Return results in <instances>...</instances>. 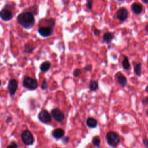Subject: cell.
<instances>
[{
    "label": "cell",
    "instance_id": "1",
    "mask_svg": "<svg viewBox=\"0 0 148 148\" xmlns=\"http://www.w3.org/2000/svg\"><path fill=\"white\" fill-rule=\"evenodd\" d=\"M17 22L23 28L26 30L32 29L35 24V18L31 12H23L17 17Z\"/></svg>",
    "mask_w": 148,
    "mask_h": 148
},
{
    "label": "cell",
    "instance_id": "2",
    "mask_svg": "<svg viewBox=\"0 0 148 148\" xmlns=\"http://www.w3.org/2000/svg\"><path fill=\"white\" fill-rule=\"evenodd\" d=\"M105 139L108 145L112 147H117L120 141L119 135L117 132L112 131L107 132L105 136Z\"/></svg>",
    "mask_w": 148,
    "mask_h": 148
},
{
    "label": "cell",
    "instance_id": "3",
    "mask_svg": "<svg viewBox=\"0 0 148 148\" xmlns=\"http://www.w3.org/2000/svg\"><path fill=\"white\" fill-rule=\"evenodd\" d=\"M23 86L30 90H35L38 87L37 81L29 76H26L23 79Z\"/></svg>",
    "mask_w": 148,
    "mask_h": 148
},
{
    "label": "cell",
    "instance_id": "4",
    "mask_svg": "<svg viewBox=\"0 0 148 148\" xmlns=\"http://www.w3.org/2000/svg\"><path fill=\"white\" fill-rule=\"evenodd\" d=\"M21 138L23 143L26 146L33 145L35 141L33 134L29 130H26L22 132Z\"/></svg>",
    "mask_w": 148,
    "mask_h": 148
},
{
    "label": "cell",
    "instance_id": "5",
    "mask_svg": "<svg viewBox=\"0 0 148 148\" xmlns=\"http://www.w3.org/2000/svg\"><path fill=\"white\" fill-rule=\"evenodd\" d=\"M39 120L44 124H48L52 120V115L47 110L41 111L38 116Z\"/></svg>",
    "mask_w": 148,
    "mask_h": 148
},
{
    "label": "cell",
    "instance_id": "6",
    "mask_svg": "<svg viewBox=\"0 0 148 148\" xmlns=\"http://www.w3.org/2000/svg\"><path fill=\"white\" fill-rule=\"evenodd\" d=\"M51 115L54 120L58 123L62 122L65 119L64 113L58 108L53 109L51 111Z\"/></svg>",
    "mask_w": 148,
    "mask_h": 148
},
{
    "label": "cell",
    "instance_id": "7",
    "mask_svg": "<svg viewBox=\"0 0 148 148\" xmlns=\"http://www.w3.org/2000/svg\"><path fill=\"white\" fill-rule=\"evenodd\" d=\"M18 88V82L16 79H11L8 82V92L11 96H14Z\"/></svg>",
    "mask_w": 148,
    "mask_h": 148
},
{
    "label": "cell",
    "instance_id": "8",
    "mask_svg": "<svg viewBox=\"0 0 148 148\" xmlns=\"http://www.w3.org/2000/svg\"><path fill=\"white\" fill-rule=\"evenodd\" d=\"M128 16V12L125 8H120L116 12V18L121 22H124Z\"/></svg>",
    "mask_w": 148,
    "mask_h": 148
},
{
    "label": "cell",
    "instance_id": "9",
    "mask_svg": "<svg viewBox=\"0 0 148 148\" xmlns=\"http://www.w3.org/2000/svg\"><path fill=\"white\" fill-rule=\"evenodd\" d=\"M38 33L42 37H49L53 34V29L50 27H41L38 29Z\"/></svg>",
    "mask_w": 148,
    "mask_h": 148
},
{
    "label": "cell",
    "instance_id": "10",
    "mask_svg": "<svg viewBox=\"0 0 148 148\" xmlns=\"http://www.w3.org/2000/svg\"><path fill=\"white\" fill-rule=\"evenodd\" d=\"M0 17L1 19L5 22H8L13 19V14L12 12L7 9H3L0 13Z\"/></svg>",
    "mask_w": 148,
    "mask_h": 148
},
{
    "label": "cell",
    "instance_id": "11",
    "mask_svg": "<svg viewBox=\"0 0 148 148\" xmlns=\"http://www.w3.org/2000/svg\"><path fill=\"white\" fill-rule=\"evenodd\" d=\"M64 135H65V131L62 128H56L52 132L53 137L57 140H58L64 138Z\"/></svg>",
    "mask_w": 148,
    "mask_h": 148
},
{
    "label": "cell",
    "instance_id": "12",
    "mask_svg": "<svg viewBox=\"0 0 148 148\" xmlns=\"http://www.w3.org/2000/svg\"><path fill=\"white\" fill-rule=\"evenodd\" d=\"M132 11L136 15H140L143 11V7L139 3H134L131 6Z\"/></svg>",
    "mask_w": 148,
    "mask_h": 148
},
{
    "label": "cell",
    "instance_id": "13",
    "mask_svg": "<svg viewBox=\"0 0 148 148\" xmlns=\"http://www.w3.org/2000/svg\"><path fill=\"white\" fill-rule=\"evenodd\" d=\"M116 80L118 84L123 88L125 87L127 84V78L122 74H119V75L116 76Z\"/></svg>",
    "mask_w": 148,
    "mask_h": 148
},
{
    "label": "cell",
    "instance_id": "14",
    "mask_svg": "<svg viewBox=\"0 0 148 148\" xmlns=\"http://www.w3.org/2000/svg\"><path fill=\"white\" fill-rule=\"evenodd\" d=\"M86 125L90 128H94L98 126V121L93 117H89L86 120Z\"/></svg>",
    "mask_w": 148,
    "mask_h": 148
},
{
    "label": "cell",
    "instance_id": "15",
    "mask_svg": "<svg viewBox=\"0 0 148 148\" xmlns=\"http://www.w3.org/2000/svg\"><path fill=\"white\" fill-rule=\"evenodd\" d=\"M114 38H115L114 34L111 32H107L104 33L103 37V40L108 44L110 43L114 39Z\"/></svg>",
    "mask_w": 148,
    "mask_h": 148
},
{
    "label": "cell",
    "instance_id": "16",
    "mask_svg": "<svg viewBox=\"0 0 148 148\" xmlns=\"http://www.w3.org/2000/svg\"><path fill=\"white\" fill-rule=\"evenodd\" d=\"M50 67H51L50 62L48 61H44L43 63H42L41 65H40V70L43 72H47L50 68Z\"/></svg>",
    "mask_w": 148,
    "mask_h": 148
},
{
    "label": "cell",
    "instance_id": "17",
    "mask_svg": "<svg viewBox=\"0 0 148 148\" xmlns=\"http://www.w3.org/2000/svg\"><path fill=\"white\" fill-rule=\"evenodd\" d=\"M141 70H142V63L139 62V63L136 64L134 68V71L136 76H138V77L141 76Z\"/></svg>",
    "mask_w": 148,
    "mask_h": 148
},
{
    "label": "cell",
    "instance_id": "18",
    "mask_svg": "<svg viewBox=\"0 0 148 148\" xmlns=\"http://www.w3.org/2000/svg\"><path fill=\"white\" fill-rule=\"evenodd\" d=\"M89 89L92 92H95L98 89V84L96 81L92 80L89 82Z\"/></svg>",
    "mask_w": 148,
    "mask_h": 148
},
{
    "label": "cell",
    "instance_id": "19",
    "mask_svg": "<svg viewBox=\"0 0 148 148\" xmlns=\"http://www.w3.org/2000/svg\"><path fill=\"white\" fill-rule=\"evenodd\" d=\"M122 64V66H123V68L125 70H128L130 68V64L129 62V59L126 56H124V58H123Z\"/></svg>",
    "mask_w": 148,
    "mask_h": 148
},
{
    "label": "cell",
    "instance_id": "20",
    "mask_svg": "<svg viewBox=\"0 0 148 148\" xmlns=\"http://www.w3.org/2000/svg\"><path fill=\"white\" fill-rule=\"evenodd\" d=\"M35 49L34 47H33L30 44L26 43L24 46L23 52L26 53H31Z\"/></svg>",
    "mask_w": 148,
    "mask_h": 148
},
{
    "label": "cell",
    "instance_id": "21",
    "mask_svg": "<svg viewBox=\"0 0 148 148\" xmlns=\"http://www.w3.org/2000/svg\"><path fill=\"white\" fill-rule=\"evenodd\" d=\"M101 143V141L98 136H95L93 138V139L92 140V144L94 146L97 147V148H100Z\"/></svg>",
    "mask_w": 148,
    "mask_h": 148
},
{
    "label": "cell",
    "instance_id": "22",
    "mask_svg": "<svg viewBox=\"0 0 148 148\" xmlns=\"http://www.w3.org/2000/svg\"><path fill=\"white\" fill-rule=\"evenodd\" d=\"M82 73V71L81 69L77 68L73 72V75L74 77H79Z\"/></svg>",
    "mask_w": 148,
    "mask_h": 148
},
{
    "label": "cell",
    "instance_id": "23",
    "mask_svg": "<svg viewBox=\"0 0 148 148\" xmlns=\"http://www.w3.org/2000/svg\"><path fill=\"white\" fill-rule=\"evenodd\" d=\"M46 22H47L48 23V25H49V27L53 29L54 27V26H55V21L53 19L51 18V19H49V20H46Z\"/></svg>",
    "mask_w": 148,
    "mask_h": 148
},
{
    "label": "cell",
    "instance_id": "24",
    "mask_svg": "<svg viewBox=\"0 0 148 148\" xmlns=\"http://www.w3.org/2000/svg\"><path fill=\"white\" fill-rule=\"evenodd\" d=\"M48 81L46 79H45L43 80V81L42 82V84H41V88L42 90H45L48 89Z\"/></svg>",
    "mask_w": 148,
    "mask_h": 148
},
{
    "label": "cell",
    "instance_id": "25",
    "mask_svg": "<svg viewBox=\"0 0 148 148\" xmlns=\"http://www.w3.org/2000/svg\"><path fill=\"white\" fill-rule=\"evenodd\" d=\"M86 7L89 10H92L93 8V1L92 0H87Z\"/></svg>",
    "mask_w": 148,
    "mask_h": 148
},
{
    "label": "cell",
    "instance_id": "26",
    "mask_svg": "<svg viewBox=\"0 0 148 148\" xmlns=\"http://www.w3.org/2000/svg\"><path fill=\"white\" fill-rule=\"evenodd\" d=\"M142 104L143 106H148V97H143L141 100Z\"/></svg>",
    "mask_w": 148,
    "mask_h": 148
},
{
    "label": "cell",
    "instance_id": "27",
    "mask_svg": "<svg viewBox=\"0 0 148 148\" xmlns=\"http://www.w3.org/2000/svg\"><path fill=\"white\" fill-rule=\"evenodd\" d=\"M7 148H18V145L15 142H12L7 146Z\"/></svg>",
    "mask_w": 148,
    "mask_h": 148
},
{
    "label": "cell",
    "instance_id": "28",
    "mask_svg": "<svg viewBox=\"0 0 148 148\" xmlns=\"http://www.w3.org/2000/svg\"><path fill=\"white\" fill-rule=\"evenodd\" d=\"M143 144L144 145V146L146 147V148H148V139L147 138H144L143 139Z\"/></svg>",
    "mask_w": 148,
    "mask_h": 148
},
{
    "label": "cell",
    "instance_id": "29",
    "mask_svg": "<svg viewBox=\"0 0 148 148\" xmlns=\"http://www.w3.org/2000/svg\"><path fill=\"white\" fill-rule=\"evenodd\" d=\"M92 66L91 65H86V66L85 67L84 69H85L86 71L88 72V71H90L92 70Z\"/></svg>",
    "mask_w": 148,
    "mask_h": 148
},
{
    "label": "cell",
    "instance_id": "30",
    "mask_svg": "<svg viewBox=\"0 0 148 148\" xmlns=\"http://www.w3.org/2000/svg\"><path fill=\"white\" fill-rule=\"evenodd\" d=\"M101 34V31L100 30H97V29H95L94 30V34L96 36H99Z\"/></svg>",
    "mask_w": 148,
    "mask_h": 148
},
{
    "label": "cell",
    "instance_id": "31",
    "mask_svg": "<svg viewBox=\"0 0 148 148\" xmlns=\"http://www.w3.org/2000/svg\"><path fill=\"white\" fill-rule=\"evenodd\" d=\"M62 142H63V143H68L69 141V137L68 136H65V137H64L63 138V139H62Z\"/></svg>",
    "mask_w": 148,
    "mask_h": 148
},
{
    "label": "cell",
    "instance_id": "32",
    "mask_svg": "<svg viewBox=\"0 0 148 148\" xmlns=\"http://www.w3.org/2000/svg\"><path fill=\"white\" fill-rule=\"evenodd\" d=\"M11 121H12V117H8L7 118V123H10Z\"/></svg>",
    "mask_w": 148,
    "mask_h": 148
},
{
    "label": "cell",
    "instance_id": "33",
    "mask_svg": "<svg viewBox=\"0 0 148 148\" xmlns=\"http://www.w3.org/2000/svg\"><path fill=\"white\" fill-rule=\"evenodd\" d=\"M141 1L144 4H148V0H141Z\"/></svg>",
    "mask_w": 148,
    "mask_h": 148
},
{
    "label": "cell",
    "instance_id": "34",
    "mask_svg": "<svg viewBox=\"0 0 148 148\" xmlns=\"http://www.w3.org/2000/svg\"><path fill=\"white\" fill-rule=\"evenodd\" d=\"M145 31H146L147 33H148V24L145 26Z\"/></svg>",
    "mask_w": 148,
    "mask_h": 148
},
{
    "label": "cell",
    "instance_id": "35",
    "mask_svg": "<svg viewBox=\"0 0 148 148\" xmlns=\"http://www.w3.org/2000/svg\"><path fill=\"white\" fill-rule=\"evenodd\" d=\"M145 92L148 94V85L145 88Z\"/></svg>",
    "mask_w": 148,
    "mask_h": 148
},
{
    "label": "cell",
    "instance_id": "36",
    "mask_svg": "<svg viewBox=\"0 0 148 148\" xmlns=\"http://www.w3.org/2000/svg\"><path fill=\"white\" fill-rule=\"evenodd\" d=\"M117 1H119V2H120V3H123L124 0H117Z\"/></svg>",
    "mask_w": 148,
    "mask_h": 148
},
{
    "label": "cell",
    "instance_id": "37",
    "mask_svg": "<svg viewBox=\"0 0 148 148\" xmlns=\"http://www.w3.org/2000/svg\"><path fill=\"white\" fill-rule=\"evenodd\" d=\"M147 115H148V110H147Z\"/></svg>",
    "mask_w": 148,
    "mask_h": 148
}]
</instances>
